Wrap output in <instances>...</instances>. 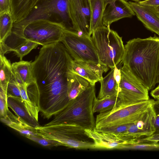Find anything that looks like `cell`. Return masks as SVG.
<instances>
[{"mask_svg":"<svg viewBox=\"0 0 159 159\" xmlns=\"http://www.w3.org/2000/svg\"><path fill=\"white\" fill-rule=\"evenodd\" d=\"M131 0L133 1L134 2H138L139 1V0Z\"/></svg>","mask_w":159,"mask_h":159,"instance_id":"cell-40","label":"cell"},{"mask_svg":"<svg viewBox=\"0 0 159 159\" xmlns=\"http://www.w3.org/2000/svg\"><path fill=\"white\" fill-rule=\"evenodd\" d=\"M132 123L116 125L98 129L96 128L98 130L102 132L115 134H119L125 132Z\"/></svg>","mask_w":159,"mask_h":159,"instance_id":"cell-30","label":"cell"},{"mask_svg":"<svg viewBox=\"0 0 159 159\" xmlns=\"http://www.w3.org/2000/svg\"><path fill=\"white\" fill-rule=\"evenodd\" d=\"M37 0H11V12L14 23L26 18L35 5Z\"/></svg>","mask_w":159,"mask_h":159,"instance_id":"cell-19","label":"cell"},{"mask_svg":"<svg viewBox=\"0 0 159 159\" xmlns=\"http://www.w3.org/2000/svg\"><path fill=\"white\" fill-rule=\"evenodd\" d=\"M61 42L74 60L99 63L91 36L79 35L74 31L66 29L63 32Z\"/></svg>","mask_w":159,"mask_h":159,"instance_id":"cell-10","label":"cell"},{"mask_svg":"<svg viewBox=\"0 0 159 159\" xmlns=\"http://www.w3.org/2000/svg\"><path fill=\"white\" fill-rule=\"evenodd\" d=\"M37 135L60 143L62 146L78 149H95V143L85 129L66 123L39 126L35 128Z\"/></svg>","mask_w":159,"mask_h":159,"instance_id":"cell-4","label":"cell"},{"mask_svg":"<svg viewBox=\"0 0 159 159\" xmlns=\"http://www.w3.org/2000/svg\"><path fill=\"white\" fill-rule=\"evenodd\" d=\"M6 11L11 12V0H0V13Z\"/></svg>","mask_w":159,"mask_h":159,"instance_id":"cell-33","label":"cell"},{"mask_svg":"<svg viewBox=\"0 0 159 159\" xmlns=\"http://www.w3.org/2000/svg\"><path fill=\"white\" fill-rule=\"evenodd\" d=\"M121 78L117 94L116 107L126 106L149 99L148 89L125 66L120 68Z\"/></svg>","mask_w":159,"mask_h":159,"instance_id":"cell-9","label":"cell"},{"mask_svg":"<svg viewBox=\"0 0 159 159\" xmlns=\"http://www.w3.org/2000/svg\"><path fill=\"white\" fill-rule=\"evenodd\" d=\"M151 96L155 99L159 98V85L150 93Z\"/></svg>","mask_w":159,"mask_h":159,"instance_id":"cell-38","label":"cell"},{"mask_svg":"<svg viewBox=\"0 0 159 159\" xmlns=\"http://www.w3.org/2000/svg\"><path fill=\"white\" fill-rule=\"evenodd\" d=\"M0 89L7 92L8 83L14 78L12 64L4 55L0 54Z\"/></svg>","mask_w":159,"mask_h":159,"instance_id":"cell-23","label":"cell"},{"mask_svg":"<svg viewBox=\"0 0 159 159\" xmlns=\"http://www.w3.org/2000/svg\"><path fill=\"white\" fill-rule=\"evenodd\" d=\"M152 107L155 116L154 125L155 131L154 134L159 133V98L154 100Z\"/></svg>","mask_w":159,"mask_h":159,"instance_id":"cell-32","label":"cell"},{"mask_svg":"<svg viewBox=\"0 0 159 159\" xmlns=\"http://www.w3.org/2000/svg\"><path fill=\"white\" fill-rule=\"evenodd\" d=\"M117 95L107 96L101 99L95 97L94 98L93 110V113H104L116 107Z\"/></svg>","mask_w":159,"mask_h":159,"instance_id":"cell-26","label":"cell"},{"mask_svg":"<svg viewBox=\"0 0 159 159\" xmlns=\"http://www.w3.org/2000/svg\"><path fill=\"white\" fill-rule=\"evenodd\" d=\"M7 103L15 115L20 117L30 125L36 128L39 126L38 122L31 117L27 111L21 98L7 96Z\"/></svg>","mask_w":159,"mask_h":159,"instance_id":"cell-18","label":"cell"},{"mask_svg":"<svg viewBox=\"0 0 159 159\" xmlns=\"http://www.w3.org/2000/svg\"><path fill=\"white\" fill-rule=\"evenodd\" d=\"M14 21L11 12L0 13V43H4L11 34Z\"/></svg>","mask_w":159,"mask_h":159,"instance_id":"cell-25","label":"cell"},{"mask_svg":"<svg viewBox=\"0 0 159 159\" xmlns=\"http://www.w3.org/2000/svg\"><path fill=\"white\" fill-rule=\"evenodd\" d=\"M69 1L37 0L26 18L20 22L14 23L12 31L21 29L34 20H50L51 17L55 16L58 17L60 21L64 24L67 29L74 31L70 16Z\"/></svg>","mask_w":159,"mask_h":159,"instance_id":"cell-7","label":"cell"},{"mask_svg":"<svg viewBox=\"0 0 159 159\" xmlns=\"http://www.w3.org/2000/svg\"><path fill=\"white\" fill-rule=\"evenodd\" d=\"M69 10L74 31L79 35L91 36L92 15L90 0H69Z\"/></svg>","mask_w":159,"mask_h":159,"instance_id":"cell-11","label":"cell"},{"mask_svg":"<svg viewBox=\"0 0 159 159\" xmlns=\"http://www.w3.org/2000/svg\"><path fill=\"white\" fill-rule=\"evenodd\" d=\"M142 139L152 142L158 143L159 142V133L154 134Z\"/></svg>","mask_w":159,"mask_h":159,"instance_id":"cell-35","label":"cell"},{"mask_svg":"<svg viewBox=\"0 0 159 159\" xmlns=\"http://www.w3.org/2000/svg\"><path fill=\"white\" fill-rule=\"evenodd\" d=\"M91 35L100 63L112 69L121 62L125 46L117 32L104 25L94 30Z\"/></svg>","mask_w":159,"mask_h":159,"instance_id":"cell-5","label":"cell"},{"mask_svg":"<svg viewBox=\"0 0 159 159\" xmlns=\"http://www.w3.org/2000/svg\"><path fill=\"white\" fill-rule=\"evenodd\" d=\"M158 37L159 39V34H158ZM155 83L156 84H159V48L157 54V67Z\"/></svg>","mask_w":159,"mask_h":159,"instance_id":"cell-37","label":"cell"},{"mask_svg":"<svg viewBox=\"0 0 159 159\" xmlns=\"http://www.w3.org/2000/svg\"><path fill=\"white\" fill-rule=\"evenodd\" d=\"M39 45L37 43L30 41H25L11 48L10 52H13L20 61L32 50L36 48Z\"/></svg>","mask_w":159,"mask_h":159,"instance_id":"cell-28","label":"cell"},{"mask_svg":"<svg viewBox=\"0 0 159 159\" xmlns=\"http://www.w3.org/2000/svg\"><path fill=\"white\" fill-rule=\"evenodd\" d=\"M26 137L43 147L47 148H51L62 146L61 143L58 141L46 139L38 135H30Z\"/></svg>","mask_w":159,"mask_h":159,"instance_id":"cell-29","label":"cell"},{"mask_svg":"<svg viewBox=\"0 0 159 159\" xmlns=\"http://www.w3.org/2000/svg\"><path fill=\"white\" fill-rule=\"evenodd\" d=\"M87 134L94 141L95 149H122L129 143L124 133L115 134L100 131L95 127L92 129H85Z\"/></svg>","mask_w":159,"mask_h":159,"instance_id":"cell-14","label":"cell"},{"mask_svg":"<svg viewBox=\"0 0 159 159\" xmlns=\"http://www.w3.org/2000/svg\"><path fill=\"white\" fill-rule=\"evenodd\" d=\"M0 119L5 125L25 137L37 135L35 128L29 125L19 117L14 115L9 109L7 117L5 118H0Z\"/></svg>","mask_w":159,"mask_h":159,"instance_id":"cell-17","label":"cell"},{"mask_svg":"<svg viewBox=\"0 0 159 159\" xmlns=\"http://www.w3.org/2000/svg\"><path fill=\"white\" fill-rule=\"evenodd\" d=\"M122 149L142 150H159V143L142 139L125 145Z\"/></svg>","mask_w":159,"mask_h":159,"instance_id":"cell-27","label":"cell"},{"mask_svg":"<svg viewBox=\"0 0 159 159\" xmlns=\"http://www.w3.org/2000/svg\"><path fill=\"white\" fill-rule=\"evenodd\" d=\"M92 15L90 34L97 29L104 26L103 16L104 9V0H90Z\"/></svg>","mask_w":159,"mask_h":159,"instance_id":"cell-22","label":"cell"},{"mask_svg":"<svg viewBox=\"0 0 159 159\" xmlns=\"http://www.w3.org/2000/svg\"><path fill=\"white\" fill-rule=\"evenodd\" d=\"M154 100L149 99L129 105L116 107L97 116L95 128L132 123L137 120L152 104Z\"/></svg>","mask_w":159,"mask_h":159,"instance_id":"cell-8","label":"cell"},{"mask_svg":"<svg viewBox=\"0 0 159 159\" xmlns=\"http://www.w3.org/2000/svg\"><path fill=\"white\" fill-rule=\"evenodd\" d=\"M135 15L129 2L125 0H104L102 21L105 26H110L115 21Z\"/></svg>","mask_w":159,"mask_h":159,"instance_id":"cell-13","label":"cell"},{"mask_svg":"<svg viewBox=\"0 0 159 159\" xmlns=\"http://www.w3.org/2000/svg\"><path fill=\"white\" fill-rule=\"evenodd\" d=\"M12 66L15 79L18 83L30 85L34 83L32 62L21 60L13 63Z\"/></svg>","mask_w":159,"mask_h":159,"instance_id":"cell-16","label":"cell"},{"mask_svg":"<svg viewBox=\"0 0 159 159\" xmlns=\"http://www.w3.org/2000/svg\"><path fill=\"white\" fill-rule=\"evenodd\" d=\"M66 29L61 22L39 19L30 23L21 29L12 31L8 38L20 40L19 44L25 41H30L43 46L61 42L63 32Z\"/></svg>","mask_w":159,"mask_h":159,"instance_id":"cell-6","label":"cell"},{"mask_svg":"<svg viewBox=\"0 0 159 159\" xmlns=\"http://www.w3.org/2000/svg\"><path fill=\"white\" fill-rule=\"evenodd\" d=\"M90 84L87 80L71 70L69 75L68 89V96L70 100L76 98Z\"/></svg>","mask_w":159,"mask_h":159,"instance_id":"cell-20","label":"cell"},{"mask_svg":"<svg viewBox=\"0 0 159 159\" xmlns=\"http://www.w3.org/2000/svg\"><path fill=\"white\" fill-rule=\"evenodd\" d=\"M120 68L118 69L117 66L114 68V77L118 84L120 83L121 78Z\"/></svg>","mask_w":159,"mask_h":159,"instance_id":"cell-36","label":"cell"},{"mask_svg":"<svg viewBox=\"0 0 159 159\" xmlns=\"http://www.w3.org/2000/svg\"><path fill=\"white\" fill-rule=\"evenodd\" d=\"M101 87L98 98L117 95L119 84L114 77V68L99 81Z\"/></svg>","mask_w":159,"mask_h":159,"instance_id":"cell-21","label":"cell"},{"mask_svg":"<svg viewBox=\"0 0 159 159\" xmlns=\"http://www.w3.org/2000/svg\"><path fill=\"white\" fill-rule=\"evenodd\" d=\"M73 59L61 42L43 46L32 62L34 82L47 111L57 112L69 103L68 77Z\"/></svg>","mask_w":159,"mask_h":159,"instance_id":"cell-1","label":"cell"},{"mask_svg":"<svg viewBox=\"0 0 159 159\" xmlns=\"http://www.w3.org/2000/svg\"><path fill=\"white\" fill-rule=\"evenodd\" d=\"M71 71L87 80L90 84L95 86L100 80L97 75L84 62L72 61Z\"/></svg>","mask_w":159,"mask_h":159,"instance_id":"cell-24","label":"cell"},{"mask_svg":"<svg viewBox=\"0 0 159 159\" xmlns=\"http://www.w3.org/2000/svg\"><path fill=\"white\" fill-rule=\"evenodd\" d=\"M96 97L95 86L90 84L52 120L44 125H49L61 123L77 125L85 129L95 127L93 107Z\"/></svg>","mask_w":159,"mask_h":159,"instance_id":"cell-3","label":"cell"},{"mask_svg":"<svg viewBox=\"0 0 159 159\" xmlns=\"http://www.w3.org/2000/svg\"><path fill=\"white\" fill-rule=\"evenodd\" d=\"M156 9L157 10V11L159 13V6L156 7Z\"/></svg>","mask_w":159,"mask_h":159,"instance_id":"cell-39","label":"cell"},{"mask_svg":"<svg viewBox=\"0 0 159 159\" xmlns=\"http://www.w3.org/2000/svg\"><path fill=\"white\" fill-rule=\"evenodd\" d=\"M129 3L137 18L149 30L159 34V13L156 8L140 4L138 2Z\"/></svg>","mask_w":159,"mask_h":159,"instance_id":"cell-15","label":"cell"},{"mask_svg":"<svg viewBox=\"0 0 159 159\" xmlns=\"http://www.w3.org/2000/svg\"><path fill=\"white\" fill-rule=\"evenodd\" d=\"M7 94V96H11L21 98L20 92L15 77L8 84Z\"/></svg>","mask_w":159,"mask_h":159,"instance_id":"cell-31","label":"cell"},{"mask_svg":"<svg viewBox=\"0 0 159 159\" xmlns=\"http://www.w3.org/2000/svg\"><path fill=\"white\" fill-rule=\"evenodd\" d=\"M152 105L124 133L131 143L145 138L155 132V116Z\"/></svg>","mask_w":159,"mask_h":159,"instance_id":"cell-12","label":"cell"},{"mask_svg":"<svg viewBox=\"0 0 159 159\" xmlns=\"http://www.w3.org/2000/svg\"><path fill=\"white\" fill-rule=\"evenodd\" d=\"M141 5L157 7L159 6V0H145L138 2Z\"/></svg>","mask_w":159,"mask_h":159,"instance_id":"cell-34","label":"cell"},{"mask_svg":"<svg viewBox=\"0 0 159 159\" xmlns=\"http://www.w3.org/2000/svg\"><path fill=\"white\" fill-rule=\"evenodd\" d=\"M159 39L155 35L126 42L121 62L149 91L155 87Z\"/></svg>","mask_w":159,"mask_h":159,"instance_id":"cell-2","label":"cell"}]
</instances>
